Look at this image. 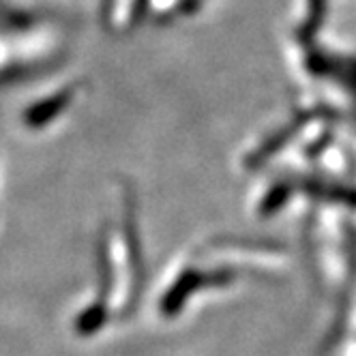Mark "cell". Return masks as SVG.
Listing matches in <instances>:
<instances>
[{
  "mask_svg": "<svg viewBox=\"0 0 356 356\" xmlns=\"http://www.w3.org/2000/svg\"><path fill=\"white\" fill-rule=\"evenodd\" d=\"M65 52L67 41L54 24L19 11L0 13V84L54 69Z\"/></svg>",
  "mask_w": 356,
  "mask_h": 356,
  "instance_id": "cell-1",
  "label": "cell"
},
{
  "mask_svg": "<svg viewBox=\"0 0 356 356\" xmlns=\"http://www.w3.org/2000/svg\"><path fill=\"white\" fill-rule=\"evenodd\" d=\"M80 90L82 88L78 82H67V84H60L52 90H47L45 95L33 99L19 114L22 127L33 134L49 129V127L58 122L69 112V108L75 104V99L80 97Z\"/></svg>",
  "mask_w": 356,
  "mask_h": 356,
  "instance_id": "cell-2",
  "label": "cell"
}]
</instances>
